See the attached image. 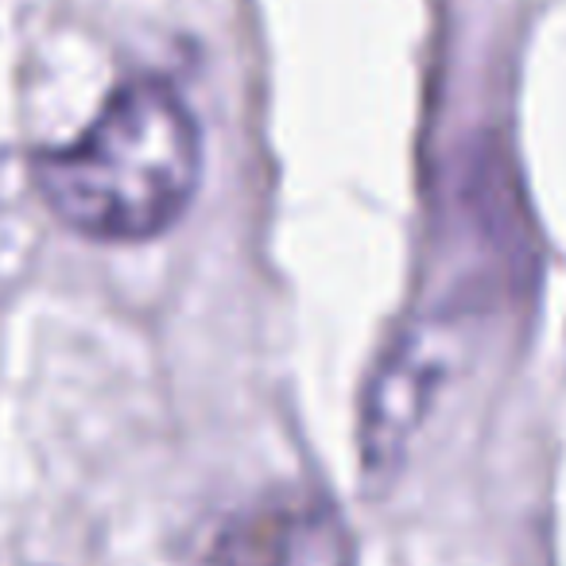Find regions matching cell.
I'll list each match as a JSON object with an SVG mask.
<instances>
[{
    "instance_id": "1",
    "label": "cell",
    "mask_w": 566,
    "mask_h": 566,
    "mask_svg": "<svg viewBox=\"0 0 566 566\" xmlns=\"http://www.w3.org/2000/svg\"><path fill=\"white\" fill-rule=\"evenodd\" d=\"M202 175L195 113L159 78H133L94 125L32 159L48 210L90 241H148L179 221Z\"/></svg>"
},
{
    "instance_id": "2",
    "label": "cell",
    "mask_w": 566,
    "mask_h": 566,
    "mask_svg": "<svg viewBox=\"0 0 566 566\" xmlns=\"http://www.w3.org/2000/svg\"><path fill=\"white\" fill-rule=\"evenodd\" d=\"M450 326L439 323H416L388 357L380 361L361 408V462L365 473L388 478L403 462L411 439L423 427L434 396H439L447 369L454 361L450 354Z\"/></svg>"
},
{
    "instance_id": "3",
    "label": "cell",
    "mask_w": 566,
    "mask_h": 566,
    "mask_svg": "<svg viewBox=\"0 0 566 566\" xmlns=\"http://www.w3.org/2000/svg\"><path fill=\"white\" fill-rule=\"evenodd\" d=\"M206 566H354V535L318 493H272L218 527Z\"/></svg>"
}]
</instances>
